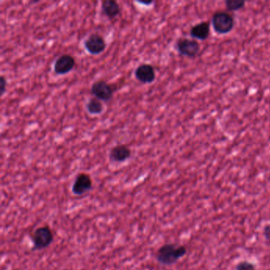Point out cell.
Instances as JSON below:
<instances>
[{
    "label": "cell",
    "instance_id": "1",
    "mask_svg": "<svg viewBox=\"0 0 270 270\" xmlns=\"http://www.w3.org/2000/svg\"><path fill=\"white\" fill-rule=\"evenodd\" d=\"M187 253V248L183 245L166 243L162 245L155 253V259L158 263L170 266L180 261Z\"/></svg>",
    "mask_w": 270,
    "mask_h": 270
},
{
    "label": "cell",
    "instance_id": "2",
    "mask_svg": "<svg viewBox=\"0 0 270 270\" xmlns=\"http://www.w3.org/2000/svg\"><path fill=\"white\" fill-rule=\"evenodd\" d=\"M235 25L234 16L229 12L219 11L215 12L212 17V26L214 31L219 35H224L231 32Z\"/></svg>",
    "mask_w": 270,
    "mask_h": 270
},
{
    "label": "cell",
    "instance_id": "3",
    "mask_svg": "<svg viewBox=\"0 0 270 270\" xmlns=\"http://www.w3.org/2000/svg\"><path fill=\"white\" fill-rule=\"evenodd\" d=\"M34 249L42 250L49 247L54 240V234L49 226H42L34 230L31 234Z\"/></svg>",
    "mask_w": 270,
    "mask_h": 270
},
{
    "label": "cell",
    "instance_id": "4",
    "mask_svg": "<svg viewBox=\"0 0 270 270\" xmlns=\"http://www.w3.org/2000/svg\"><path fill=\"white\" fill-rule=\"evenodd\" d=\"M114 91V86L105 80H97L91 87V95L104 102H110L113 99Z\"/></svg>",
    "mask_w": 270,
    "mask_h": 270
},
{
    "label": "cell",
    "instance_id": "5",
    "mask_svg": "<svg viewBox=\"0 0 270 270\" xmlns=\"http://www.w3.org/2000/svg\"><path fill=\"white\" fill-rule=\"evenodd\" d=\"M175 49L180 55L194 58L198 55L200 46L199 42L190 38H180L175 43Z\"/></svg>",
    "mask_w": 270,
    "mask_h": 270
},
{
    "label": "cell",
    "instance_id": "6",
    "mask_svg": "<svg viewBox=\"0 0 270 270\" xmlns=\"http://www.w3.org/2000/svg\"><path fill=\"white\" fill-rule=\"evenodd\" d=\"M83 46L87 53L91 55L97 56L106 50L107 45L105 38L102 35L94 33L87 37V39L83 42Z\"/></svg>",
    "mask_w": 270,
    "mask_h": 270
},
{
    "label": "cell",
    "instance_id": "7",
    "mask_svg": "<svg viewBox=\"0 0 270 270\" xmlns=\"http://www.w3.org/2000/svg\"><path fill=\"white\" fill-rule=\"evenodd\" d=\"M93 181L90 174L80 173L76 176L72 186V192L76 196H83L92 189Z\"/></svg>",
    "mask_w": 270,
    "mask_h": 270
},
{
    "label": "cell",
    "instance_id": "8",
    "mask_svg": "<svg viewBox=\"0 0 270 270\" xmlns=\"http://www.w3.org/2000/svg\"><path fill=\"white\" fill-rule=\"evenodd\" d=\"M76 67V60L69 54H64L56 60L53 70L58 76H65Z\"/></svg>",
    "mask_w": 270,
    "mask_h": 270
},
{
    "label": "cell",
    "instance_id": "9",
    "mask_svg": "<svg viewBox=\"0 0 270 270\" xmlns=\"http://www.w3.org/2000/svg\"><path fill=\"white\" fill-rule=\"evenodd\" d=\"M135 77L143 84H151L156 79V73L153 66L149 64H142L136 68Z\"/></svg>",
    "mask_w": 270,
    "mask_h": 270
},
{
    "label": "cell",
    "instance_id": "10",
    "mask_svg": "<svg viewBox=\"0 0 270 270\" xmlns=\"http://www.w3.org/2000/svg\"><path fill=\"white\" fill-rule=\"evenodd\" d=\"M132 156V151L129 146L126 144H118L112 147L109 157L110 160L114 163H124L129 160Z\"/></svg>",
    "mask_w": 270,
    "mask_h": 270
},
{
    "label": "cell",
    "instance_id": "11",
    "mask_svg": "<svg viewBox=\"0 0 270 270\" xmlns=\"http://www.w3.org/2000/svg\"><path fill=\"white\" fill-rule=\"evenodd\" d=\"M210 28L211 26L208 22H201L191 27L189 34L194 40L205 41L209 38Z\"/></svg>",
    "mask_w": 270,
    "mask_h": 270
},
{
    "label": "cell",
    "instance_id": "12",
    "mask_svg": "<svg viewBox=\"0 0 270 270\" xmlns=\"http://www.w3.org/2000/svg\"><path fill=\"white\" fill-rule=\"evenodd\" d=\"M102 13L112 20L121 15V8L115 0H103L102 2Z\"/></svg>",
    "mask_w": 270,
    "mask_h": 270
},
{
    "label": "cell",
    "instance_id": "13",
    "mask_svg": "<svg viewBox=\"0 0 270 270\" xmlns=\"http://www.w3.org/2000/svg\"><path fill=\"white\" fill-rule=\"evenodd\" d=\"M86 108H87V112L91 115L101 114L104 110V106H103L102 102L96 98H91L87 102Z\"/></svg>",
    "mask_w": 270,
    "mask_h": 270
},
{
    "label": "cell",
    "instance_id": "14",
    "mask_svg": "<svg viewBox=\"0 0 270 270\" xmlns=\"http://www.w3.org/2000/svg\"><path fill=\"white\" fill-rule=\"evenodd\" d=\"M225 6L229 12H238L245 8V1L244 0H226Z\"/></svg>",
    "mask_w": 270,
    "mask_h": 270
},
{
    "label": "cell",
    "instance_id": "15",
    "mask_svg": "<svg viewBox=\"0 0 270 270\" xmlns=\"http://www.w3.org/2000/svg\"><path fill=\"white\" fill-rule=\"evenodd\" d=\"M235 270H257L256 265L249 261H241L235 265Z\"/></svg>",
    "mask_w": 270,
    "mask_h": 270
},
{
    "label": "cell",
    "instance_id": "16",
    "mask_svg": "<svg viewBox=\"0 0 270 270\" xmlns=\"http://www.w3.org/2000/svg\"><path fill=\"white\" fill-rule=\"evenodd\" d=\"M7 87H8V81L5 76H2L0 77V95L4 96V94L6 93Z\"/></svg>",
    "mask_w": 270,
    "mask_h": 270
},
{
    "label": "cell",
    "instance_id": "17",
    "mask_svg": "<svg viewBox=\"0 0 270 270\" xmlns=\"http://www.w3.org/2000/svg\"><path fill=\"white\" fill-rule=\"evenodd\" d=\"M263 235L267 241H270V223L265 225L263 228Z\"/></svg>",
    "mask_w": 270,
    "mask_h": 270
},
{
    "label": "cell",
    "instance_id": "18",
    "mask_svg": "<svg viewBox=\"0 0 270 270\" xmlns=\"http://www.w3.org/2000/svg\"><path fill=\"white\" fill-rule=\"evenodd\" d=\"M139 4H143V5H144V6H150V5H151V4H153V1H149V2H142V1H140V2H138Z\"/></svg>",
    "mask_w": 270,
    "mask_h": 270
}]
</instances>
